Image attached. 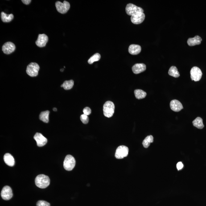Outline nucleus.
Listing matches in <instances>:
<instances>
[{"label": "nucleus", "instance_id": "2", "mask_svg": "<svg viewBox=\"0 0 206 206\" xmlns=\"http://www.w3.org/2000/svg\"><path fill=\"white\" fill-rule=\"evenodd\" d=\"M115 109L114 103L110 101L106 102L103 106V112L104 116L109 118L112 117L114 114Z\"/></svg>", "mask_w": 206, "mask_h": 206}, {"label": "nucleus", "instance_id": "13", "mask_svg": "<svg viewBox=\"0 0 206 206\" xmlns=\"http://www.w3.org/2000/svg\"><path fill=\"white\" fill-rule=\"evenodd\" d=\"M48 41V37L45 34H39L38 35L37 40L36 41V44L38 47H44Z\"/></svg>", "mask_w": 206, "mask_h": 206}, {"label": "nucleus", "instance_id": "17", "mask_svg": "<svg viewBox=\"0 0 206 206\" xmlns=\"http://www.w3.org/2000/svg\"><path fill=\"white\" fill-rule=\"evenodd\" d=\"M202 41V38L199 36H196L193 38H190L187 40L188 45L191 46L200 44Z\"/></svg>", "mask_w": 206, "mask_h": 206}, {"label": "nucleus", "instance_id": "32", "mask_svg": "<svg viewBox=\"0 0 206 206\" xmlns=\"http://www.w3.org/2000/svg\"><path fill=\"white\" fill-rule=\"evenodd\" d=\"M53 110L54 111L56 112L57 111V109L56 108H53Z\"/></svg>", "mask_w": 206, "mask_h": 206}, {"label": "nucleus", "instance_id": "21", "mask_svg": "<svg viewBox=\"0 0 206 206\" xmlns=\"http://www.w3.org/2000/svg\"><path fill=\"white\" fill-rule=\"evenodd\" d=\"M50 112L47 110L41 112L39 115V119L43 122L48 123L49 121V115Z\"/></svg>", "mask_w": 206, "mask_h": 206}, {"label": "nucleus", "instance_id": "29", "mask_svg": "<svg viewBox=\"0 0 206 206\" xmlns=\"http://www.w3.org/2000/svg\"><path fill=\"white\" fill-rule=\"evenodd\" d=\"M83 113L86 115H89L91 113V110L89 107H86L83 110Z\"/></svg>", "mask_w": 206, "mask_h": 206}, {"label": "nucleus", "instance_id": "33", "mask_svg": "<svg viewBox=\"0 0 206 206\" xmlns=\"http://www.w3.org/2000/svg\"><path fill=\"white\" fill-rule=\"evenodd\" d=\"M63 71H64V69H62L60 70V71L61 72H63Z\"/></svg>", "mask_w": 206, "mask_h": 206}, {"label": "nucleus", "instance_id": "19", "mask_svg": "<svg viewBox=\"0 0 206 206\" xmlns=\"http://www.w3.org/2000/svg\"><path fill=\"white\" fill-rule=\"evenodd\" d=\"M14 16L12 14H7L4 12L1 13V18L2 22L8 23L10 22L14 19Z\"/></svg>", "mask_w": 206, "mask_h": 206}, {"label": "nucleus", "instance_id": "4", "mask_svg": "<svg viewBox=\"0 0 206 206\" xmlns=\"http://www.w3.org/2000/svg\"><path fill=\"white\" fill-rule=\"evenodd\" d=\"M39 66L36 63H31L27 66L26 72L27 74L31 77H35L38 74Z\"/></svg>", "mask_w": 206, "mask_h": 206}, {"label": "nucleus", "instance_id": "30", "mask_svg": "<svg viewBox=\"0 0 206 206\" xmlns=\"http://www.w3.org/2000/svg\"><path fill=\"white\" fill-rule=\"evenodd\" d=\"M183 164L181 162H178V163L177 164L176 167L178 170H181V169L183 168Z\"/></svg>", "mask_w": 206, "mask_h": 206}, {"label": "nucleus", "instance_id": "7", "mask_svg": "<svg viewBox=\"0 0 206 206\" xmlns=\"http://www.w3.org/2000/svg\"><path fill=\"white\" fill-rule=\"evenodd\" d=\"M126 14L131 16L138 12H143V9L132 4H129L127 5L126 7Z\"/></svg>", "mask_w": 206, "mask_h": 206}, {"label": "nucleus", "instance_id": "23", "mask_svg": "<svg viewBox=\"0 0 206 206\" xmlns=\"http://www.w3.org/2000/svg\"><path fill=\"white\" fill-rule=\"evenodd\" d=\"M168 74L170 76L175 78H178L180 76V74L178 71V69L175 66H172L168 71Z\"/></svg>", "mask_w": 206, "mask_h": 206}, {"label": "nucleus", "instance_id": "3", "mask_svg": "<svg viewBox=\"0 0 206 206\" xmlns=\"http://www.w3.org/2000/svg\"><path fill=\"white\" fill-rule=\"evenodd\" d=\"M76 165V161L72 155L68 154L65 157L63 162L64 168L67 171H70L74 168Z\"/></svg>", "mask_w": 206, "mask_h": 206}, {"label": "nucleus", "instance_id": "25", "mask_svg": "<svg viewBox=\"0 0 206 206\" xmlns=\"http://www.w3.org/2000/svg\"><path fill=\"white\" fill-rule=\"evenodd\" d=\"M74 85V81L73 80L66 81L63 83V84L61 86V87H63L66 90L72 89Z\"/></svg>", "mask_w": 206, "mask_h": 206}, {"label": "nucleus", "instance_id": "6", "mask_svg": "<svg viewBox=\"0 0 206 206\" xmlns=\"http://www.w3.org/2000/svg\"><path fill=\"white\" fill-rule=\"evenodd\" d=\"M55 6L57 11L62 14L67 13L70 7V3L65 1H64L63 3L60 1H57L55 3Z\"/></svg>", "mask_w": 206, "mask_h": 206}, {"label": "nucleus", "instance_id": "1", "mask_svg": "<svg viewBox=\"0 0 206 206\" xmlns=\"http://www.w3.org/2000/svg\"><path fill=\"white\" fill-rule=\"evenodd\" d=\"M35 182L38 187L41 189H45L49 185L50 179L47 176L39 175L36 178Z\"/></svg>", "mask_w": 206, "mask_h": 206}, {"label": "nucleus", "instance_id": "31", "mask_svg": "<svg viewBox=\"0 0 206 206\" xmlns=\"http://www.w3.org/2000/svg\"><path fill=\"white\" fill-rule=\"evenodd\" d=\"M23 4L26 5H28L31 2V0H22V1Z\"/></svg>", "mask_w": 206, "mask_h": 206}, {"label": "nucleus", "instance_id": "14", "mask_svg": "<svg viewBox=\"0 0 206 206\" xmlns=\"http://www.w3.org/2000/svg\"><path fill=\"white\" fill-rule=\"evenodd\" d=\"M170 107L172 110L175 112H179L183 109L181 103L177 100H172L170 103Z\"/></svg>", "mask_w": 206, "mask_h": 206}, {"label": "nucleus", "instance_id": "28", "mask_svg": "<svg viewBox=\"0 0 206 206\" xmlns=\"http://www.w3.org/2000/svg\"><path fill=\"white\" fill-rule=\"evenodd\" d=\"M37 206H51L49 203L44 200L38 201L36 203Z\"/></svg>", "mask_w": 206, "mask_h": 206}, {"label": "nucleus", "instance_id": "24", "mask_svg": "<svg viewBox=\"0 0 206 206\" xmlns=\"http://www.w3.org/2000/svg\"><path fill=\"white\" fill-rule=\"evenodd\" d=\"M134 94L136 98L138 99H141L146 97L147 93L142 90L136 89L134 91Z\"/></svg>", "mask_w": 206, "mask_h": 206}, {"label": "nucleus", "instance_id": "8", "mask_svg": "<svg viewBox=\"0 0 206 206\" xmlns=\"http://www.w3.org/2000/svg\"><path fill=\"white\" fill-rule=\"evenodd\" d=\"M190 73L191 80L194 81H200L202 75L200 69L197 67H194L191 69Z\"/></svg>", "mask_w": 206, "mask_h": 206}, {"label": "nucleus", "instance_id": "16", "mask_svg": "<svg viewBox=\"0 0 206 206\" xmlns=\"http://www.w3.org/2000/svg\"><path fill=\"white\" fill-rule=\"evenodd\" d=\"M141 47L140 46L136 44H131L129 46L128 51L131 54H138L141 52Z\"/></svg>", "mask_w": 206, "mask_h": 206}, {"label": "nucleus", "instance_id": "22", "mask_svg": "<svg viewBox=\"0 0 206 206\" xmlns=\"http://www.w3.org/2000/svg\"><path fill=\"white\" fill-rule=\"evenodd\" d=\"M153 142H154V137L153 136H148L146 137L143 141L142 142V145L145 148H147L150 146V143H152Z\"/></svg>", "mask_w": 206, "mask_h": 206}, {"label": "nucleus", "instance_id": "10", "mask_svg": "<svg viewBox=\"0 0 206 206\" xmlns=\"http://www.w3.org/2000/svg\"><path fill=\"white\" fill-rule=\"evenodd\" d=\"M145 18V14L143 12H138L132 15L131 20L134 24H139L143 22Z\"/></svg>", "mask_w": 206, "mask_h": 206}, {"label": "nucleus", "instance_id": "15", "mask_svg": "<svg viewBox=\"0 0 206 206\" xmlns=\"http://www.w3.org/2000/svg\"><path fill=\"white\" fill-rule=\"evenodd\" d=\"M146 65L144 63H137L132 67V70L134 74H137L144 72L146 70Z\"/></svg>", "mask_w": 206, "mask_h": 206}, {"label": "nucleus", "instance_id": "20", "mask_svg": "<svg viewBox=\"0 0 206 206\" xmlns=\"http://www.w3.org/2000/svg\"><path fill=\"white\" fill-rule=\"evenodd\" d=\"M193 125L195 127L199 129H203L204 126L203 123V120L200 117H197L192 122Z\"/></svg>", "mask_w": 206, "mask_h": 206}, {"label": "nucleus", "instance_id": "12", "mask_svg": "<svg viewBox=\"0 0 206 206\" xmlns=\"http://www.w3.org/2000/svg\"><path fill=\"white\" fill-rule=\"evenodd\" d=\"M34 138L36 141L37 146L40 147L45 146L47 142V139L40 133H36L34 136Z\"/></svg>", "mask_w": 206, "mask_h": 206}, {"label": "nucleus", "instance_id": "5", "mask_svg": "<svg viewBox=\"0 0 206 206\" xmlns=\"http://www.w3.org/2000/svg\"><path fill=\"white\" fill-rule=\"evenodd\" d=\"M129 152L128 148L126 146H119L116 150L115 157L117 159H123L128 155Z\"/></svg>", "mask_w": 206, "mask_h": 206}, {"label": "nucleus", "instance_id": "9", "mask_svg": "<svg viewBox=\"0 0 206 206\" xmlns=\"http://www.w3.org/2000/svg\"><path fill=\"white\" fill-rule=\"evenodd\" d=\"M1 196L5 200H10L13 196L12 191L9 186H5L2 189L1 192Z\"/></svg>", "mask_w": 206, "mask_h": 206}, {"label": "nucleus", "instance_id": "26", "mask_svg": "<svg viewBox=\"0 0 206 206\" xmlns=\"http://www.w3.org/2000/svg\"><path fill=\"white\" fill-rule=\"evenodd\" d=\"M101 56L99 54L96 53L92 55L88 60V63L90 64H92L95 62L98 61L100 60Z\"/></svg>", "mask_w": 206, "mask_h": 206}, {"label": "nucleus", "instance_id": "27", "mask_svg": "<svg viewBox=\"0 0 206 206\" xmlns=\"http://www.w3.org/2000/svg\"><path fill=\"white\" fill-rule=\"evenodd\" d=\"M80 120L83 123L87 124L89 121V118L88 115L83 114L81 115L80 117Z\"/></svg>", "mask_w": 206, "mask_h": 206}, {"label": "nucleus", "instance_id": "11", "mask_svg": "<svg viewBox=\"0 0 206 206\" xmlns=\"http://www.w3.org/2000/svg\"><path fill=\"white\" fill-rule=\"evenodd\" d=\"M15 49V46L11 42L5 43L2 47V51L6 54H9L14 52Z\"/></svg>", "mask_w": 206, "mask_h": 206}, {"label": "nucleus", "instance_id": "18", "mask_svg": "<svg viewBox=\"0 0 206 206\" xmlns=\"http://www.w3.org/2000/svg\"><path fill=\"white\" fill-rule=\"evenodd\" d=\"M4 160L5 163L7 165L13 166L15 165V160L14 157L9 153H7L4 155Z\"/></svg>", "mask_w": 206, "mask_h": 206}]
</instances>
